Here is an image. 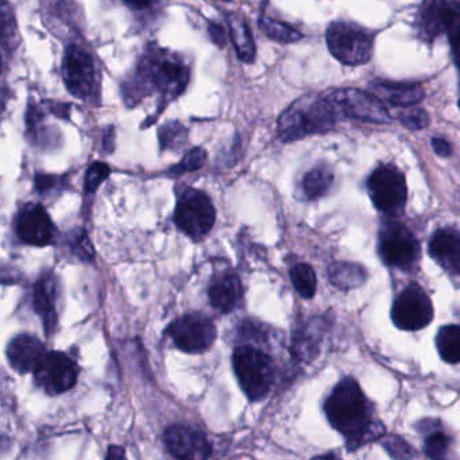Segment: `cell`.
Returning <instances> with one entry per match:
<instances>
[{"label": "cell", "mask_w": 460, "mask_h": 460, "mask_svg": "<svg viewBox=\"0 0 460 460\" xmlns=\"http://www.w3.org/2000/svg\"><path fill=\"white\" fill-rule=\"evenodd\" d=\"M189 80L190 67L182 57L151 45L140 58L134 75L123 84L124 100L127 104L135 105L156 91L164 102H170L183 93Z\"/></svg>", "instance_id": "6da1fadb"}, {"label": "cell", "mask_w": 460, "mask_h": 460, "mask_svg": "<svg viewBox=\"0 0 460 460\" xmlns=\"http://www.w3.org/2000/svg\"><path fill=\"white\" fill-rule=\"evenodd\" d=\"M324 410L330 424L348 439L350 447H358L377 437L369 402L353 378H345L335 386Z\"/></svg>", "instance_id": "7a4b0ae2"}, {"label": "cell", "mask_w": 460, "mask_h": 460, "mask_svg": "<svg viewBox=\"0 0 460 460\" xmlns=\"http://www.w3.org/2000/svg\"><path fill=\"white\" fill-rule=\"evenodd\" d=\"M341 118L332 96H305L295 102L279 119V137L291 142L313 134L329 131Z\"/></svg>", "instance_id": "3957f363"}, {"label": "cell", "mask_w": 460, "mask_h": 460, "mask_svg": "<svg viewBox=\"0 0 460 460\" xmlns=\"http://www.w3.org/2000/svg\"><path fill=\"white\" fill-rule=\"evenodd\" d=\"M233 367L243 394L252 402L267 396L273 383V362L253 346H240L233 354Z\"/></svg>", "instance_id": "277c9868"}, {"label": "cell", "mask_w": 460, "mask_h": 460, "mask_svg": "<svg viewBox=\"0 0 460 460\" xmlns=\"http://www.w3.org/2000/svg\"><path fill=\"white\" fill-rule=\"evenodd\" d=\"M326 40L330 53L342 64L357 66L372 58V34L358 24L334 22L327 29Z\"/></svg>", "instance_id": "5b68a950"}, {"label": "cell", "mask_w": 460, "mask_h": 460, "mask_svg": "<svg viewBox=\"0 0 460 460\" xmlns=\"http://www.w3.org/2000/svg\"><path fill=\"white\" fill-rule=\"evenodd\" d=\"M378 249L385 264L411 270L420 259V245L412 232L396 221L384 224L378 237Z\"/></svg>", "instance_id": "8992f818"}, {"label": "cell", "mask_w": 460, "mask_h": 460, "mask_svg": "<svg viewBox=\"0 0 460 460\" xmlns=\"http://www.w3.org/2000/svg\"><path fill=\"white\" fill-rule=\"evenodd\" d=\"M367 190L380 212L397 216L404 210L408 188L404 174L397 167L391 164L378 167L367 181Z\"/></svg>", "instance_id": "52a82bcc"}, {"label": "cell", "mask_w": 460, "mask_h": 460, "mask_svg": "<svg viewBox=\"0 0 460 460\" xmlns=\"http://www.w3.org/2000/svg\"><path fill=\"white\" fill-rule=\"evenodd\" d=\"M215 221V207L202 191L188 189L178 199L175 223L193 240H202L212 230Z\"/></svg>", "instance_id": "ba28073f"}, {"label": "cell", "mask_w": 460, "mask_h": 460, "mask_svg": "<svg viewBox=\"0 0 460 460\" xmlns=\"http://www.w3.org/2000/svg\"><path fill=\"white\" fill-rule=\"evenodd\" d=\"M167 335L180 350L197 354L212 348L217 330L212 319L204 314L194 313L175 319L167 329Z\"/></svg>", "instance_id": "9c48e42d"}, {"label": "cell", "mask_w": 460, "mask_h": 460, "mask_svg": "<svg viewBox=\"0 0 460 460\" xmlns=\"http://www.w3.org/2000/svg\"><path fill=\"white\" fill-rule=\"evenodd\" d=\"M62 77L67 91L77 99L89 100L96 94V66L91 54L80 46L67 48L62 65Z\"/></svg>", "instance_id": "30bf717a"}, {"label": "cell", "mask_w": 460, "mask_h": 460, "mask_svg": "<svg viewBox=\"0 0 460 460\" xmlns=\"http://www.w3.org/2000/svg\"><path fill=\"white\" fill-rule=\"evenodd\" d=\"M434 316V307L427 292L411 284L394 300L392 319L399 329L416 332L424 329Z\"/></svg>", "instance_id": "8fae6325"}, {"label": "cell", "mask_w": 460, "mask_h": 460, "mask_svg": "<svg viewBox=\"0 0 460 460\" xmlns=\"http://www.w3.org/2000/svg\"><path fill=\"white\" fill-rule=\"evenodd\" d=\"M32 373L37 385L50 396L70 391L77 383L78 377L75 361L61 351H46Z\"/></svg>", "instance_id": "7c38bea8"}, {"label": "cell", "mask_w": 460, "mask_h": 460, "mask_svg": "<svg viewBox=\"0 0 460 460\" xmlns=\"http://www.w3.org/2000/svg\"><path fill=\"white\" fill-rule=\"evenodd\" d=\"M341 116L364 121V123L389 124L392 116L385 105L367 92L359 89H340L330 93Z\"/></svg>", "instance_id": "4fadbf2b"}, {"label": "cell", "mask_w": 460, "mask_h": 460, "mask_svg": "<svg viewBox=\"0 0 460 460\" xmlns=\"http://www.w3.org/2000/svg\"><path fill=\"white\" fill-rule=\"evenodd\" d=\"M420 30L429 40L460 31V0H427L420 11Z\"/></svg>", "instance_id": "5bb4252c"}, {"label": "cell", "mask_w": 460, "mask_h": 460, "mask_svg": "<svg viewBox=\"0 0 460 460\" xmlns=\"http://www.w3.org/2000/svg\"><path fill=\"white\" fill-rule=\"evenodd\" d=\"M16 233L23 243L32 246H48L56 240V228L40 205H29L21 210Z\"/></svg>", "instance_id": "9a60e30c"}, {"label": "cell", "mask_w": 460, "mask_h": 460, "mask_svg": "<svg viewBox=\"0 0 460 460\" xmlns=\"http://www.w3.org/2000/svg\"><path fill=\"white\" fill-rule=\"evenodd\" d=\"M167 448L178 460H207L210 445L199 429L186 426H172L164 434Z\"/></svg>", "instance_id": "2e32d148"}, {"label": "cell", "mask_w": 460, "mask_h": 460, "mask_svg": "<svg viewBox=\"0 0 460 460\" xmlns=\"http://www.w3.org/2000/svg\"><path fill=\"white\" fill-rule=\"evenodd\" d=\"M45 354L43 343L30 334L18 335L11 341L7 348V358L11 367L21 375L34 372Z\"/></svg>", "instance_id": "e0dca14e"}, {"label": "cell", "mask_w": 460, "mask_h": 460, "mask_svg": "<svg viewBox=\"0 0 460 460\" xmlns=\"http://www.w3.org/2000/svg\"><path fill=\"white\" fill-rule=\"evenodd\" d=\"M429 254L448 273L460 275V232L453 228L437 230L429 241Z\"/></svg>", "instance_id": "ac0fdd59"}, {"label": "cell", "mask_w": 460, "mask_h": 460, "mask_svg": "<svg viewBox=\"0 0 460 460\" xmlns=\"http://www.w3.org/2000/svg\"><path fill=\"white\" fill-rule=\"evenodd\" d=\"M370 93L375 94L384 105L392 107H413L421 102L424 91L418 84L392 83V81H373Z\"/></svg>", "instance_id": "d6986e66"}, {"label": "cell", "mask_w": 460, "mask_h": 460, "mask_svg": "<svg viewBox=\"0 0 460 460\" xmlns=\"http://www.w3.org/2000/svg\"><path fill=\"white\" fill-rule=\"evenodd\" d=\"M57 299H58V289H57L56 279L51 275L42 276L34 287L32 307L40 315L48 334L54 332L58 321Z\"/></svg>", "instance_id": "ffe728a7"}, {"label": "cell", "mask_w": 460, "mask_h": 460, "mask_svg": "<svg viewBox=\"0 0 460 460\" xmlns=\"http://www.w3.org/2000/svg\"><path fill=\"white\" fill-rule=\"evenodd\" d=\"M326 323L321 318L305 322L292 338L291 351L297 361L311 362L319 353Z\"/></svg>", "instance_id": "44dd1931"}, {"label": "cell", "mask_w": 460, "mask_h": 460, "mask_svg": "<svg viewBox=\"0 0 460 460\" xmlns=\"http://www.w3.org/2000/svg\"><path fill=\"white\" fill-rule=\"evenodd\" d=\"M241 281L235 275H226L212 284L209 299L220 313H230L241 299Z\"/></svg>", "instance_id": "7402d4cb"}, {"label": "cell", "mask_w": 460, "mask_h": 460, "mask_svg": "<svg viewBox=\"0 0 460 460\" xmlns=\"http://www.w3.org/2000/svg\"><path fill=\"white\" fill-rule=\"evenodd\" d=\"M228 24L230 40L234 45L238 58L246 62V64H251L256 57V46H254L253 37L249 31L248 24L243 21V16L238 15V13H229Z\"/></svg>", "instance_id": "603a6c76"}, {"label": "cell", "mask_w": 460, "mask_h": 460, "mask_svg": "<svg viewBox=\"0 0 460 460\" xmlns=\"http://www.w3.org/2000/svg\"><path fill=\"white\" fill-rule=\"evenodd\" d=\"M329 278L337 288L349 291L362 286L367 281V270L356 262H334L330 265Z\"/></svg>", "instance_id": "cb8c5ba5"}, {"label": "cell", "mask_w": 460, "mask_h": 460, "mask_svg": "<svg viewBox=\"0 0 460 460\" xmlns=\"http://www.w3.org/2000/svg\"><path fill=\"white\" fill-rule=\"evenodd\" d=\"M334 175L327 167H315L308 172L303 180V191L308 199L323 197L332 188Z\"/></svg>", "instance_id": "d4e9b609"}, {"label": "cell", "mask_w": 460, "mask_h": 460, "mask_svg": "<svg viewBox=\"0 0 460 460\" xmlns=\"http://www.w3.org/2000/svg\"><path fill=\"white\" fill-rule=\"evenodd\" d=\"M440 357L448 364L460 362V326L450 324L440 330L437 338Z\"/></svg>", "instance_id": "484cf974"}, {"label": "cell", "mask_w": 460, "mask_h": 460, "mask_svg": "<svg viewBox=\"0 0 460 460\" xmlns=\"http://www.w3.org/2000/svg\"><path fill=\"white\" fill-rule=\"evenodd\" d=\"M259 26L270 40H276V42L292 43L302 38V34L294 27L283 23V22L276 21V19L268 18V16H262L260 19Z\"/></svg>", "instance_id": "4316f807"}, {"label": "cell", "mask_w": 460, "mask_h": 460, "mask_svg": "<svg viewBox=\"0 0 460 460\" xmlns=\"http://www.w3.org/2000/svg\"><path fill=\"white\" fill-rule=\"evenodd\" d=\"M291 281L295 289L305 299H311L316 292L315 270L308 264H296L291 270Z\"/></svg>", "instance_id": "83f0119b"}, {"label": "cell", "mask_w": 460, "mask_h": 460, "mask_svg": "<svg viewBox=\"0 0 460 460\" xmlns=\"http://www.w3.org/2000/svg\"><path fill=\"white\" fill-rule=\"evenodd\" d=\"M186 137H188V132H186L185 127L178 121L166 124L159 131V139H161V145L164 150H178L182 147Z\"/></svg>", "instance_id": "f1b7e54d"}, {"label": "cell", "mask_w": 460, "mask_h": 460, "mask_svg": "<svg viewBox=\"0 0 460 460\" xmlns=\"http://www.w3.org/2000/svg\"><path fill=\"white\" fill-rule=\"evenodd\" d=\"M450 447V438L445 432L435 431L427 438L424 450H426L427 456L432 460H447Z\"/></svg>", "instance_id": "f546056e"}, {"label": "cell", "mask_w": 460, "mask_h": 460, "mask_svg": "<svg viewBox=\"0 0 460 460\" xmlns=\"http://www.w3.org/2000/svg\"><path fill=\"white\" fill-rule=\"evenodd\" d=\"M399 120L410 129H423L429 124V116L421 108L407 107L400 111Z\"/></svg>", "instance_id": "4dcf8cb0"}, {"label": "cell", "mask_w": 460, "mask_h": 460, "mask_svg": "<svg viewBox=\"0 0 460 460\" xmlns=\"http://www.w3.org/2000/svg\"><path fill=\"white\" fill-rule=\"evenodd\" d=\"M207 162V153L202 148H193L188 155L181 161L177 167L172 169V172L177 175L185 174V172H193L204 167Z\"/></svg>", "instance_id": "1f68e13d"}, {"label": "cell", "mask_w": 460, "mask_h": 460, "mask_svg": "<svg viewBox=\"0 0 460 460\" xmlns=\"http://www.w3.org/2000/svg\"><path fill=\"white\" fill-rule=\"evenodd\" d=\"M110 175V167L102 162H96L89 167L85 177V189L89 193H93L99 186L107 180Z\"/></svg>", "instance_id": "d6a6232c"}, {"label": "cell", "mask_w": 460, "mask_h": 460, "mask_svg": "<svg viewBox=\"0 0 460 460\" xmlns=\"http://www.w3.org/2000/svg\"><path fill=\"white\" fill-rule=\"evenodd\" d=\"M13 35V19L5 0H0V40H10Z\"/></svg>", "instance_id": "836d02e7"}, {"label": "cell", "mask_w": 460, "mask_h": 460, "mask_svg": "<svg viewBox=\"0 0 460 460\" xmlns=\"http://www.w3.org/2000/svg\"><path fill=\"white\" fill-rule=\"evenodd\" d=\"M385 447L397 460L410 459V446L405 445L399 438H389V439L386 440Z\"/></svg>", "instance_id": "e575fe53"}, {"label": "cell", "mask_w": 460, "mask_h": 460, "mask_svg": "<svg viewBox=\"0 0 460 460\" xmlns=\"http://www.w3.org/2000/svg\"><path fill=\"white\" fill-rule=\"evenodd\" d=\"M22 280L21 272L11 265H0V283L16 284Z\"/></svg>", "instance_id": "d590c367"}, {"label": "cell", "mask_w": 460, "mask_h": 460, "mask_svg": "<svg viewBox=\"0 0 460 460\" xmlns=\"http://www.w3.org/2000/svg\"><path fill=\"white\" fill-rule=\"evenodd\" d=\"M209 35L212 38L213 42L216 45L220 46V48H224L226 45V32L224 30V27L221 24L216 23V22H210L209 23Z\"/></svg>", "instance_id": "8d00e7d4"}, {"label": "cell", "mask_w": 460, "mask_h": 460, "mask_svg": "<svg viewBox=\"0 0 460 460\" xmlns=\"http://www.w3.org/2000/svg\"><path fill=\"white\" fill-rule=\"evenodd\" d=\"M35 185L40 193H46V191L53 190L58 185V178L51 177V175H37Z\"/></svg>", "instance_id": "74e56055"}, {"label": "cell", "mask_w": 460, "mask_h": 460, "mask_svg": "<svg viewBox=\"0 0 460 460\" xmlns=\"http://www.w3.org/2000/svg\"><path fill=\"white\" fill-rule=\"evenodd\" d=\"M432 147H434L435 153L439 156H448L453 151L450 143L447 140L442 139V137H435L432 140Z\"/></svg>", "instance_id": "f35d334b"}, {"label": "cell", "mask_w": 460, "mask_h": 460, "mask_svg": "<svg viewBox=\"0 0 460 460\" xmlns=\"http://www.w3.org/2000/svg\"><path fill=\"white\" fill-rule=\"evenodd\" d=\"M451 50H453V58L456 66L460 69V31L451 35Z\"/></svg>", "instance_id": "ab89813d"}, {"label": "cell", "mask_w": 460, "mask_h": 460, "mask_svg": "<svg viewBox=\"0 0 460 460\" xmlns=\"http://www.w3.org/2000/svg\"><path fill=\"white\" fill-rule=\"evenodd\" d=\"M105 460H127L126 451L119 446H112L108 450L107 458Z\"/></svg>", "instance_id": "60d3db41"}, {"label": "cell", "mask_w": 460, "mask_h": 460, "mask_svg": "<svg viewBox=\"0 0 460 460\" xmlns=\"http://www.w3.org/2000/svg\"><path fill=\"white\" fill-rule=\"evenodd\" d=\"M155 2L156 0H124V3H127L129 7L137 8V10H145V8L155 4Z\"/></svg>", "instance_id": "b9f144b4"}, {"label": "cell", "mask_w": 460, "mask_h": 460, "mask_svg": "<svg viewBox=\"0 0 460 460\" xmlns=\"http://www.w3.org/2000/svg\"><path fill=\"white\" fill-rule=\"evenodd\" d=\"M113 146V132H107L105 134L104 139V147L107 148L108 151L112 150Z\"/></svg>", "instance_id": "7bdbcfd3"}, {"label": "cell", "mask_w": 460, "mask_h": 460, "mask_svg": "<svg viewBox=\"0 0 460 460\" xmlns=\"http://www.w3.org/2000/svg\"><path fill=\"white\" fill-rule=\"evenodd\" d=\"M313 460H341L337 453L324 454V456H315Z\"/></svg>", "instance_id": "ee69618b"}, {"label": "cell", "mask_w": 460, "mask_h": 460, "mask_svg": "<svg viewBox=\"0 0 460 460\" xmlns=\"http://www.w3.org/2000/svg\"><path fill=\"white\" fill-rule=\"evenodd\" d=\"M5 447H7V440L0 435V451L5 450Z\"/></svg>", "instance_id": "f6af8a7d"}, {"label": "cell", "mask_w": 460, "mask_h": 460, "mask_svg": "<svg viewBox=\"0 0 460 460\" xmlns=\"http://www.w3.org/2000/svg\"><path fill=\"white\" fill-rule=\"evenodd\" d=\"M0 70H2V56H0Z\"/></svg>", "instance_id": "bcb514c9"}, {"label": "cell", "mask_w": 460, "mask_h": 460, "mask_svg": "<svg viewBox=\"0 0 460 460\" xmlns=\"http://www.w3.org/2000/svg\"><path fill=\"white\" fill-rule=\"evenodd\" d=\"M459 108H460V100H459Z\"/></svg>", "instance_id": "7dc6e473"}]
</instances>
